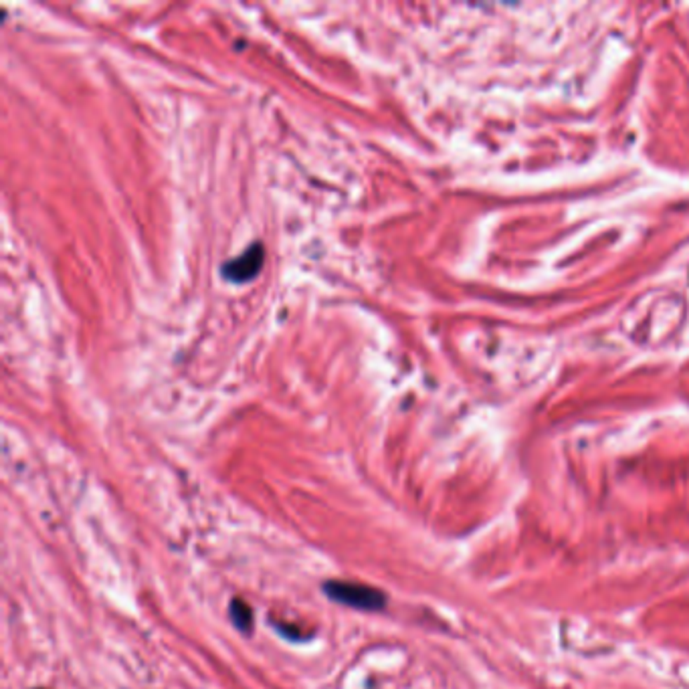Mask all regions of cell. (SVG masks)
I'll return each instance as SVG.
<instances>
[{
  "mask_svg": "<svg viewBox=\"0 0 689 689\" xmlns=\"http://www.w3.org/2000/svg\"><path fill=\"white\" fill-rule=\"evenodd\" d=\"M323 592L340 605L352 606L358 610H382L387 605V596L378 589L364 587L358 582H344V580H328L323 587Z\"/></svg>",
  "mask_w": 689,
  "mask_h": 689,
  "instance_id": "cell-1",
  "label": "cell"
},
{
  "mask_svg": "<svg viewBox=\"0 0 689 689\" xmlns=\"http://www.w3.org/2000/svg\"><path fill=\"white\" fill-rule=\"evenodd\" d=\"M261 265H263V245L255 243L247 251L229 261L222 267V275L233 283H247L255 279V275L261 271Z\"/></svg>",
  "mask_w": 689,
  "mask_h": 689,
  "instance_id": "cell-2",
  "label": "cell"
},
{
  "mask_svg": "<svg viewBox=\"0 0 689 689\" xmlns=\"http://www.w3.org/2000/svg\"><path fill=\"white\" fill-rule=\"evenodd\" d=\"M277 631L283 635V637H287V639H300L302 637V633H300V629L297 627H293V624H277Z\"/></svg>",
  "mask_w": 689,
  "mask_h": 689,
  "instance_id": "cell-4",
  "label": "cell"
},
{
  "mask_svg": "<svg viewBox=\"0 0 689 689\" xmlns=\"http://www.w3.org/2000/svg\"><path fill=\"white\" fill-rule=\"evenodd\" d=\"M229 615H231V621L235 622V627L239 629V631H243V633H249V631H251L253 613H251V608H249V605H247L245 601H239V598H235V601L231 603Z\"/></svg>",
  "mask_w": 689,
  "mask_h": 689,
  "instance_id": "cell-3",
  "label": "cell"
}]
</instances>
